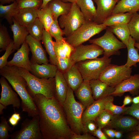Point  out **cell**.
<instances>
[{
    "label": "cell",
    "mask_w": 139,
    "mask_h": 139,
    "mask_svg": "<svg viewBox=\"0 0 139 139\" xmlns=\"http://www.w3.org/2000/svg\"><path fill=\"white\" fill-rule=\"evenodd\" d=\"M39 117V125L44 139H71L74 133L68 125L63 106L55 97L41 94L32 97Z\"/></svg>",
    "instance_id": "cell-1"
},
{
    "label": "cell",
    "mask_w": 139,
    "mask_h": 139,
    "mask_svg": "<svg viewBox=\"0 0 139 139\" xmlns=\"http://www.w3.org/2000/svg\"><path fill=\"white\" fill-rule=\"evenodd\" d=\"M0 74L7 80L20 97L22 111L27 112L29 117L39 115L38 108L28 91L27 82L20 74L19 67L7 65L0 69Z\"/></svg>",
    "instance_id": "cell-2"
},
{
    "label": "cell",
    "mask_w": 139,
    "mask_h": 139,
    "mask_svg": "<svg viewBox=\"0 0 139 139\" xmlns=\"http://www.w3.org/2000/svg\"><path fill=\"white\" fill-rule=\"evenodd\" d=\"M67 123L73 132L77 134L88 133L82 119L86 107L75 99L73 91L68 85L66 97L63 105Z\"/></svg>",
    "instance_id": "cell-3"
},
{
    "label": "cell",
    "mask_w": 139,
    "mask_h": 139,
    "mask_svg": "<svg viewBox=\"0 0 139 139\" xmlns=\"http://www.w3.org/2000/svg\"><path fill=\"white\" fill-rule=\"evenodd\" d=\"M19 68L20 74L27 82L28 91L32 97L38 94H42L49 98L55 97V77L48 79L39 78L26 70Z\"/></svg>",
    "instance_id": "cell-4"
},
{
    "label": "cell",
    "mask_w": 139,
    "mask_h": 139,
    "mask_svg": "<svg viewBox=\"0 0 139 139\" xmlns=\"http://www.w3.org/2000/svg\"><path fill=\"white\" fill-rule=\"evenodd\" d=\"M103 23L99 24L94 21H86L71 34L65 38L66 41L75 48L89 40L95 35L106 29Z\"/></svg>",
    "instance_id": "cell-5"
},
{
    "label": "cell",
    "mask_w": 139,
    "mask_h": 139,
    "mask_svg": "<svg viewBox=\"0 0 139 139\" xmlns=\"http://www.w3.org/2000/svg\"><path fill=\"white\" fill-rule=\"evenodd\" d=\"M111 58L103 56L88 59L75 64L82 76L84 81L99 79L101 73L111 62Z\"/></svg>",
    "instance_id": "cell-6"
},
{
    "label": "cell",
    "mask_w": 139,
    "mask_h": 139,
    "mask_svg": "<svg viewBox=\"0 0 139 139\" xmlns=\"http://www.w3.org/2000/svg\"><path fill=\"white\" fill-rule=\"evenodd\" d=\"M85 20L80 8L76 3H72L71 10L67 14L60 16L59 26L66 37L81 27Z\"/></svg>",
    "instance_id": "cell-7"
},
{
    "label": "cell",
    "mask_w": 139,
    "mask_h": 139,
    "mask_svg": "<svg viewBox=\"0 0 139 139\" xmlns=\"http://www.w3.org/2000/svg\"><path fill=\"white\" fill-rule=\"evenodd\" d=\"M132 71V68L127 67L125 64L119 66L110 64L102 72L99 79L115 88L129 78Z\"/></svg>",
    "instance_id": "cell-8"
},
{
    "label": "cell",
    "mask_w": 139,
    "mask_h": 139,
    "mask_svg": "<svg viewBox=\"0 0 139 139\" xmlns=\"http://www.w3.org/2000/svg\"><path fill=\"white\" fill-rule=\"evenodd\" d=\"M89 41L90 43L101 47L104 50L103 56L108 58L112 55L119 54L120 49L126 48V45L119 40L108 28L102 36Z\"/></svg>",
    "instance_id": "cell-9"
},
{
    "label": "cell",
    "mask_w": 139,
    "mask_h": 139,
    "mask_svg": "<svg viewBox=\"0 0 139 139\" xmlns=\"http://www.w3.org/2000/svg\"><path fill=\"white\" fill-rule=\"evenodd\" d=\"M30 119H25L20 129L10 135L11 139H43L39 125V115Z\"/></svg>",
    "instance_id": "cell-10"
},
{
    "label": "cell",
    "mask_w": 139,
    "mask_h": 139,
    "mask_svg": "<svg viewBox=\"0 0 139 139\" xmlns=\"http://www.w3.org/2000/svg\"><path fill=\"white\" fill-rule=\"evenodd\" d=\"M103 53V49L95 44L86 45L82 44L75 48L70 57L76 64L80 62L98 58Z\"/></svg>",
    "instance_id": "cell-11"
},
{
    "label": "cell",
    "mask_w": 139,
    "mask_h": 139,
    "mask_svg": "<svg viewBox=\"0 0 139 139\" xmlns=\"http://www.w3.org/2000/svg\"><path fill=\"white\" fill-rule=\"evenodd\" d=\"M139 120L130 115H114L108 125L105 127L115 129L123 132L135 130Z\"/></svg>",
    "instance_id": "cell-12"
},
{
    "label": "cell",
    "mask_w": 139,
    "mask_h": 139,
    "mask_svg": "<svg viewBox=\"0 0 139 139\" xmlns=\"http://www.w3.org/2000/svg\"><path fill=\"white\" fill-rule=\"evenodd\" d=\"M6 80L3 76L0 79L2 88L0 103L6 107L12 105L14 108L19 109L21 107V102L18 95L13 90Z\"/></svg>",
    "instance_id": "cell-13"
},
{
    "label": "cell",
    "mask_w": 139,
    "mask_h": 139,
    "mask_svg": "<svg viewBox=\"0 0 139 139\" xmlns=\"http://www.w3.org/2000/svg\"><path fill=\"white\" fill-rule=\"evenodd\" d=\"M114 100L113 96L110 95L95 101L86 108L82 115V119L84 124L90 120L95 121L98 114L105 109L106 105L108 102Z\"/></svg>",
    "instance_id": "cell-14"
},
{
    "label": "cell",
    "mask_w": 139,
    "mask_h": 139,
    "mask_svg": "<svg viewBox=\"0 0 139 139\" xmlns=\"http://www.w3.org/2000/svg\"><path fill=\"white\" fill-rule=\"evenodd\" d=\"M30 51L29 46L25 40L14 54L12 59L8 61L7 65L21 68L30 72V61L29 57Z\"/></svg>",
    "instance_id": "cell-15"
},
{
    "label": "cell",
    "mask_w": 139,
    "mask_h": 139,
    "mask_svg": "<svg viewBox=\"0 0 139 139\" xmlns=\"http://www.w3.org/2000/svg\"><path fill=\"white\" fill-rule=\"evenodd\" d=\"M26 41L32 54L30 60L39 64H48L49 61L40 41L30 34L27 36Z\"/></svg>",
    "instance_id": "cell-16"
},
{
    "label": "cell",
    "mask_w": 139,
    "mask_h": 139,
    "mask_svg": "<svg viewBox=\"0 0 139 139\" xmlns=\"http://www.w3.org/2000/svg\"><path fill=\"white\" fill-rule=\"evenodd\" d=\"M96 4V16L94 21L100 24L112 14L118 0H93Z\"/></svg>",
    "instance_id": "cell-17"
},
{
    "label": "cell",
    "mask_w": 139,
    "mask_h": 139,
    "mask_svg": "<svg viewBox=\"0 0 139 139\" xmlns=\"http://www.w3.org/2000/svg\"><path fill=\"white\" fill-rule=\"evenodd\" d=\"M139 92V74L131 75L115 87V90L111 95L121 96L127 92L132 94H138Z\"/></svg>",
    "instance_id": "cell-18"
},
{
    "label": "cell",
    "mask_w": 139,
    "mask_h": 139,
    "mask_svg": "<svg viewBox=\"0 0 139 139\" xmlns=\"http://www.w3.org/2000/svg\"><path fill=\"white\" fill-rule=\"evenodd\" d=\"M30 61V72L34 76L40 78L55 77L58 70L56 65L48 63L41 65Z\"/></svg>",
    "instance_id": "cell-19"
},
{
    "label": "cell",
    "mask_w": 139,
    "mask_h": 139,
    "mask_svg": "<svg viewBox=\"0 0 139 139\" xmlns=\"http://www.w3.org/2000/svg\"><path fill=\"white\" fill-rule=\"evenodd\" d=\"M92 95L95 101L111 95L115 88L110 86L99 79L89 81Z\"/></svg>",
    "instance_id": "cell-20"
},
{
    "label": "cell",
    "mask_w": 139,
    "mask_h": 139,
    "mask_svg": "<svg viewBox=\"0 0 139 139\" xmlns=\"http://www.w3.org/2000/svg\"><path fill=\"white\" fill-rule=\"evenodd\" d=\"M75 92L80 102L86 108L95 101L92 95L89 81H83Z\"/></svg>",
    "instance_id": "cell-21"
},
{
    "label": "cell",
    "mask_w": 139,
    "mask_h": 139,
    "mask_svg": "<svg viewBox=\"0 0 139 139\" xmlns=\"http://www.w3.org/2000/svg\"><path fill=\"white\" fill-rule=\"evenodd\" d=\"M55 78V97L63 106L66 97L68 85L63 74L58 70Z\"/></svg>",
    "instance_id": "cell-22"
},
{
    "label": "cell",
    "mask_w": 139,
    "mask_h": 139,
    "mask_svg": "<svg viewBox=\"0 0 139 139\" xmlns=\"http://www.w3.org/2000/svg\"><path fill=\"white\" fill-rule=\"evenodd\" d=\"M11 28L13 34L14 50H18L25 40L29 34L26 27L18 23L14 18Z\"/></svg>",
    "instance_id": "cell-23"
},
{
    "label": "cell",
    "mask_w": 139,
    "mask_h": 139,
    "mask_svg": "<svg viewBox=\"0 0 139 139\" xmlns=\"http://www.w3.org/2000/svg\"><path fill=\"white\" fill-rule=\"evenodd\" d=\"M38 9L35 8L19 9L13 18L20 24L27 27L38 18Z\"/></svg>",
    "instance_id": "cell-24"
},
{
    "label": "cell",
    "mask_w": 139,
    "mask_h": 139,
    "mask_svg": "<svg viewBox=\"0 0 139 139\" xmlns=\"http://www.w3.org/2000/svg\"><path fill=\"white\" fill-rule=\"evenodd\" d=\"M63 74L68 85L74 91L84 81L82 75L75 64Z\"/></svg>",
    "instance_id": "cell-25"
},
{
    "label": "cell",
    "mask_w": 139,
    "mask_h": 139,
    "mask_svg": "<svg viewBox=\"0 0 139 139\" xmlns=\"http://www.w3.org/2000/svg\"><path fill=\"white\" fill-rule=\"evenodd\" d=\"M47 5L55 20H57L58 18L61 15L67 14L71 10L72 3L65 2L60 0H52Z\"/></svg>",
    "instance_id": "cell-26"
},
{
    "label": "cell",
    "mask_w": 139,
    "mask_h": 139,
    "mask_svg": "<svg viewBox=\"0 0 139 139\" xmlns=\"http://www.w3.org/2000/svg\"><path fill=\"white\" fill-rule=\"evenodd\" d=\"M76 3L85 21H94L96 16V8L93 0H77Z\"/></svg>",
    "instance_id": "cell-27"
},
{
    "label": "cell",
    "mask_w": 139,
    "mask_h": 139,
    "mask_svg": "<svg viewBox=\"0 0 139 139\" xmlns=\"http://www.w3.org/2000/svg\"><path fill=\"white\" fill-rule=\"evenodd\" d=\"M115 5L112 14L119 13H135L139 9V0H120Z\"/></svg>",
    "instance_id": "cell-28"
},
{
    "label": "cell",
    "mask_w": 139,
    "mask_h": 139,
    "mask_svg": "<svg viewBox=\"0 0 139 139\" xmlns=\"http://www.w3.org/2000/svg\"><path fill=\"white\" fill-rule=\"evenodd\" d=\"M134 13L127 12L112 14L105 20L102 23L107 27L128 24Z\"/></svg>",
    "instance_id": "cell-29"
},
{
    "label": "cell",
    "mask_w": 139,
    "mask_h": 139,
    "mask_svg": "<svg viewBox=\"0 0 139 139\" xmlns=\"http://www.w3.org/2000/svg\"><path fill=\"white\" fill-rule=\"evenodd\" d=\"M135 41L130 36L128 43L126 46L128 51L127 59L126 63L125 64L127 67L132 66H136L137 63L139 62V49L135 48Z\"/></svg>",
    "instance_id": "cell-30"
},
{
    "label": "cell",
    "mask_w": 139,
    "mask_h": 139,
    "mask_svg": "<svg viewBox=\"0 0 139 139\" xmlns=\"http://www.w3.org/2000/svg\"><path fill=\"white\" fill-rule=\"evenodd\" d=\"M53 44L54 51L57 57H70L75 48L66 41L65 38L60 41H54Z\"/></svg>",
    "instance_id": "cell-31"
},
{
    "label": "cell",
    "mask_w": 139,
    "mask_h": 139,
    "mask_svg": "<svg viewBox=\"0 0 139 139\" xmlns=\"http://www.w3.org/2000/svg\"><path fill=\"white\" fill-rule=\"evenodd\" d=\"M52 37L48 31L44 29L42 41L46 50L49 56V61L50 64L56 65L57 56L54 51Z\"/></svg>",
    "instance_id": "cell-32"
},
{
    "label": "cell",
    "mask_w": 139,
    "mask_h": 139,
    "mask_svg": "<svg viewBox=\"0 0 139 139\" xmlns=\"http://www.w3.org/2000/svg\"><path fill=\"white\" fill-rule=\"evenodd\" d=\"M19 8L16 1L7 5H0L1 17L6 19L11 25L13 23V19L18 12Z\"/></svg>",
    "instance_id": "cell-33"
},
{
    "label": "cell",
    "mask_w": 139,
    "mask_h": 139,
    "mask_svg": "<svg viewBox=\"0 0 139 139\" xmlns=\"http://www.w3.org/2000/svg\"><path fill=\"white\" fill-rule=\"evenodd\" d=\"M108 28L126 46L130 36L127 24L111 26Z\"/></svg>",
    "instance_id": "cell-34"
},
{
    "label": "cell",
    "mask_w": 139,
    "mask_h": 139,
    "mask_svg": "<svg viewBox=\"0 0 139 139\" xmlns=\"http://www.w3.org/2000/svg\"><path fill=\"white\" fill-rule=\"evenodd\" d=\"M38 18L43 25L45 29L48 31L54 20L52 12L47 5L45 7L37 10Z\"/></svg>",
    "instance_id": "cell-35"
},
{
    "label": "cell",
    "mask_w": 139,
    "mask_h": 139,
    "mask_svg": "<svg viewBox=\"0 0 139 139\" xmlns=\"http://www.w3.org/2000/svg\"><path fill=\"white\" fill-rule=\"evenodd\" d=\"M27 28L30 35L39 41L41 40L45 28L43 25L38 18Z\"/></svg>",
    "instance_id": "cell-36"
},
{
    "label": "cell",
    "mask_w": 139,
    "mask_h": 139,
    "mask_svg": "<svg viewBox=\"0 0 139 139\" xmlns=\"http://www.w3.org/2000/svg\"><path fill=\"white\" fill-rule=\"evenodd\" d=\"M127 25L130 36L136 42L139 43V13H134Z\"/></svg>",
    "instance_id": "cell-37"
},
{
    "label": "cell",
    "mask_w": 139,
    "mask_h": 139,
    "mask_svg": "<svg viewBox=\"0 0 139 139\" xmlns=\"http://www.w3.org/2000/svg\"><path fill=\"white\" fill-rule=\"evenodd\" d=\"M114 115L104 109L96 117L95 121L98 128L102 129L106 127L111 120Z\"/></svg>",
    "instance_id": "cell-38"
},
{
    "label": "cell",
    "mask_w": 139,
    "mask_h": 139,
    "mask_svg": "<svg viewBox=\"0 0 139 139\" xmlns=\"http://www.w3.org/2000/svg\"><path fill=\"white\" fill-rule=\"evenodd\" d=\"M75 64L70 57H57L56 65L57 70L63 74Z\"/></svg>",
    "instance_id": "cell-39"
},
{
    "label": "cell",
    "mask_w": 139,
    "mask_h": 139,
    "mask_svg": "<svg viewBox=\"0 0 139 139\" xmlns=\"http://www.w3.org/2000/svg\"><path fill=\"white\" fill-rule=\"evenodd\" d=\"M48 32L55 39L56 42H59L63 40L65 38L62 29L60 27L57 20H54L50 25Z\"/></svg>",
    "instance_id": "cell-40"
},
{
    "label": "cell",
    "mask_w": 139,
    "mask_h": 139,
    "mask_svg": "<svg viewBox=\"0 0 139 139\" xmlns=\"http://www.w3.org/2000/svg\"><path fill=\"white\" fill-rule=\"evenodd\" d=\"M10 38L7 29L1 24L0 26V51L5 50L7 47L12 41Z\"/></svg>",
    "instance_id": "cell-41"
},
{
    "label": "cell",
    "mask_w": 139,
    "mask_h": 139,
    "mask_svg": "<svg viewBox=\"0 0 139 139\" xmlns=\"http://www.w3.org/2000/svg\"><path fill=\"white\" fill-rule=\"evenodd\" d=\"M0 123V139H7L10 137L8 134L13 130L14 126L11 127L8 123L6 118L4 116L1 117Z\"/></svg>",
    "instance_id": "cell-42"
},
{
    "label": "cell",
    "mask_w": 139,
    "mask_h": 139,
    "mask_svg": "<svg viewBox=\"0 0 139 139\" xmlns=\"http://www.w3.org/2000/svg\"><path fill=\"white\" fill-rule=\"evenodd\" d=\"M19 9L35 8L39 9L42 3V0H16Z\"/></svg>",
    "instance_id": "cell-43"
},
{
    "label": "cell",
    "mask_w": 139,
    "mask_h": 139,
    "mask_svg": "<svg viewBox=\"0 0 139 139\" xmlns=\"http://www.w3.org/2000/svg\"><path fill=\"white\" fill-rule=\"evenodd\" d=\"M113 101L108 102L106 105V109L114 115H118L123 114L129 109V107L119 106L114 105Z\"/></svg>",
    "instance_id": "cell-44"
},
{
    "label": "cell",
    "mask_w": 139,
    "mask_h": 139,
    "mask_svg": "<svg viewBox=\"0 0 139 139\" xmlns=\"http://www.w3.org/2000/svg\"><path fill=\"white\" fill-rule=\"evenodd\" d=\"M14 51V44L13 40L7 47L4 54L0 58V69L7 65L8 57Z\"/></svg>",
    "instance_id": "cell-45"
},
{
    "label": "cell",
    "mask_w": 139,
    "mask_h": 139,
    "mask_svg": "<svg viewBox=\"0 0 139 139\" xmlns=\"http://www.w3.org/2000/svg\"><path fill=\"white\" fill-rule=\"evenodd\" d=\"M131 116L139 120V103H133L128 109L123 114Z\"/></svg>",
    "instance_id": "cell-46"
},
{
    "label": "cell",
    "mask_w": 139,
    "mask_h": 139,
    "mask_svg": "<svg viewBox=\"0 0 139 139\" xmlns=\"http://www.w3.org/2000/svg\"><path fill=\"white\" fill-rule=\"evenodd\" d=\"M84 125L88 133L92 134L93 132L98 128L95 121L93 120H90L85 123Z\"/></svg>",
    "instance_id": "cell-47"
},
{
    "label": "cell",
    "mask_w": 139,
    "mask_h": 139,
    "mask_svg": "<svg viewBox=\"0 0 139 139\" xmlns=\"http://www.w3.org/2000/svg\"><path fill=\"white\" fill-rule=\"evenodd\" d=\"M97 138L93 136L86 133L82 134H77L74 133L71 139H96Z\"/></svg>",
    "instance_id": "cell-48"
},
{
    "label": "cell",
    "mask_w": 139,
    "mask_h": 139,
    "mask_svg": "<svg viewBox=\"0 0 139 139\" xmlns=\"http://www.w3.org/2000/svg\"><path fill=\"white\" fill-rule=\"evenodd\" d=\"M101 128H98L93 132L92 135L99 139H108L107 137L102 130Z\"/></svg>",
    "instance_id": "cell-49"
},
{
    "label": "cell",
    "mask_w": 139,
    "mask_h": 139,
    "mask_svg": "<svg viewBox=\"0 0 139 139\" xmlns=\"http://www.w3.org/2000/svg\"><path fill=\"white\" fill-rule=\"evenodd\" d=\"M104 128L103 132L108 138L114 139L115 138V130L109 128L105 127Z\"/></svg>",
    "instance_id": "cell-50"
},
{
    "label": "cell",
    "mask_w": 139,
    "mask_h": 139,
    "mask_svg": "<svg viewBox=\"0 0 139 139\" xmlns=\"http://www.w3.org/2000/svg\"><path fill=\"white\" fill-rule=\"evenodd\" d=\"M130 132L128 135L127 138L139 139V131L135 130Z\"/></svg>",
    "instance_id": "cell-51"
},
{
    "label": "cell",
    "mask_w": 139,
    "mask_h": 139,
    "mask_svg": "<svg viewBox=\"0 0 139 139\" xmlns=\"http://www.w3.org/2000/svg\"><path fill=\"white\" fill-rule=\"evenodd\" d=\"M132 98L129 95H127L125 96L123 101L122 106L125 107L126 105H128L132 102Z\"/></svg>",
    "instance_id": "cell-52"
},
{
    "label": "cell",
    "mask_w": 139,
    "mask_h": 139,
    "mask_svg": "<svg viewBox=\"0 0 139 139\" xmlns=\"http://www.w3.org/2000/svg\"><path fill=\"white\" fill-rule=\"evenodd\" d=\"M8 121L11 125L15 126L18 124L19 121L11 116L9 118Z\"/></svg>",
    "instance_id": "cell-53"
},
{
    "label": "cell",
    "mask_w": 139,
    "mask_h": 139,
    "mask_svg": "<svg viewBox=\"0 0 139 139\" xmlns=\"http://www.w3.org/2000/svg\"><path fill=\"white\" fill-rule=\"evenodd\" d=\"M122 132L119 130H115V137L117 139H119L122 136Z\"/></svg>",
    "instance_id": "cell-54"
},
{
    "label": "cell",
    "mask_w": 139,
    "mask_h": 139,
    "mask_svg": "<svg viewBox=\"0 0 139 139\" xmlns=\"http://www.w3.org/2000/svg\"><path fill=\"white\" fill-rule=\"evenodd\" d=\"M42 3L40 8L45 7L52 0H42Z\"/></svg>",
    "instance_id": "cell-55"
},
{
    "label": "cell",
    "mask_w": 139,
    "mask_h": 139,
    "mask_svg": "<svg viewBox=\"0 0 139 139\" xmlns=\"http://www.w3.org/2000/svg\"><path fill=\"white\" fill-rule=\"evenodd\" d=\"M11 116L15 118L19 121L21 119V117L20 114L17 112H15L11 115Z\"/></svg>",
    "instance_id": "cell-56"
},
{
    "label": "cell",
    "mask_w": 139,
    "mask_h": 139,
    "mask_svg": "<svg viewBox=\"0 0 139 139\" xmlns=\"http://www.w3.org/2000/svg\"><path fill=\"white\" fill-rule=\"evenodd\" d=\"M133 103L137 104L139 103V95L134 97L132 99Z\"/></svg>",
    "instance_id": "cell-57"
},
{
    "label": "cell",
    "mask_w": 139,
    "mask_h": 139,
    "mask_svg": "<svg viewBox=\"0 0 139 139\" xmlns=\"http://www.w3.org/2000/svg\"><path fill=\"white\" fill-rule=\"evenodd\" d=\"M16 0H0L1 4H3L7 3H10L11 2H14Z\"/></svg>",
    "instance_id": "cell-58"
},
{
    "label": "cell",
    "mask_w": 139,
    "mask_h": 139,
    "mask_svg": "<svg viewBox=\"0 0 139 139\" xmlns=\"http://www.w3.org/2000/svg\"><path fill=\"white\" fill-rule=\"evenodd\" d=\"M7 107L5 106L1 103H0V114L2 115L3 114V110L6 109Z\"/></svg>",
    "instance_id": "cell-59"
},
{
    "label": "cell",
    "mask_w": 139,
    "mask_h": 139,
    "mask_svg": "<svg viewBox=\"0 0 139 139\" xmlns=\"http://www.w3.org/2000/svg\"><path fill=\"white\" fill-rule=\"evenodd\" d=\"M65 2H70L72 3H76L77 0H60Z\"/></svg>",
    "instance_id": "cell-60"
},
{
    "label": "cell",
    "mask_w": 139,
    "mask_h": 139,
    "mask_svg": "<svg viewBox=\"0 0 139 139\" xmlns=\"http://www.w3.org/2000/svg\"><path fill=\"white\" fill-rule=\"evenodd\" d=\"M135 46L139 49V43L135 42Z\"/></svg>",
    "instance_id": "cell-61"
},
{
    "label": "cell",
    "mask_w": 139,
    "mask_h": 139,
    "mask_svg": "<svg viewBox=\"0 0 139 139\" xmlns=\"http://www.w3.org/2000/svg\"><path fill=\"white\" fill-rule=\"evenodd\" d=\"M135 130L139 131V123L136 126L135 129Z\"/></svg>",
    "instance_id": "cell-62"
},
{
    "label": "cell",
    "mask_w": 139,
    "mask_h": 139,
    "mask_svg": "<svg viewBox=\"0 0 139 139\" xmlns=\"http://www.w3.org/2000/svg\"><path fill=\"white\" fill-rule=\"evenodd\" d=\"M138 12H139V10H138Z\"/></svg>",
    "instance_id": "cell-63"
},
{
    "label": "cell",
    "mask_w": 139,
    "mask_h": 139,
    "mask_svg": "<svg viewBox=\"0 0 139 139\" xmlns=\"http://www.w3.org/2000/svg\"><path fill=\"white\" fill-rule=\"evenodd\" d=\"M119 0H118V1H119Z\"/></svg>",
    "instance_id": "cell-64"
}]
</instances>
